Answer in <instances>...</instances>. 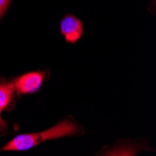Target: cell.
Here are the masks:
<instances>
[{"label": "cell", "instance_id": "1", "mask_svg": "<svg viewBox=\"0 0 156 156\" xmlns=\"http://www.w3.org/2000/svg\"><path fill=\"white\" fill-rule=\"evenodd\" d=\"M79 127L73 122L68 120L58 122L51 128L37 133L23 134L13 137L3 148L4 151H26L34 148L35 146L41 144L42 142L51 139H57L65 136H72L78 135Z\"/></svg>", "mask_w": 156, "mask_h": 156}, {"label": "cell", "instance_id": "2", "mask_svg": "<svg viewBox=\"0 0 156 156\" xmlns=\"http://www.w3.org/2000/svg\"><path fill=\"white\" fill-rule=\"evenodd\" d=\"M45 78V73L42 71H33L25 73L14 79L13 85L17 94H28L37 92Z\"/></svg>", "mask_w": 156, "mask_h": 156}, {"label": "cell", "instance_id": "3", "mask_svg": "<svg viewBox=\"0 0 156 156\" xmlns=\"http://www.w3.org/2000/svg\"><path fill=\"white\" fill-rule=\"evenodd\" d=\"M60 32L68 43H75L83 34V24L80 19L71 14L66 15L60 23Z\"/></svg>", "mask_w": 156, "mask_h": 156}, {"label": "cell", "instance_id": "4", "mask_svg": "<svg viewBox=\"0 0 156 156\" xmlns=\"http://www.w3.org/2000/svg\"><path fill=\"white\" fill-rule=\"evenodd\" d=\"M15 88L12 81L0 79V136H3L8 131V122L3 120L2 112L9 108L14 98Z\"/></svg>", "mask_w": 156, "mask_h": 156}, {"label": "cell", "instance_id": "5", "mask_svg": "<svg viewBox=\"0 0 156 156\" xmlns=\"http://www.w3.org/2000/svg\"><path fill=\"white\" fill-rule=\"evenodd\" d=\"M10 0H0V18L3 16L4 12L6 11Z\"/></svg>", "mask_w": 156, "mask_h": 156}]
</instances>
